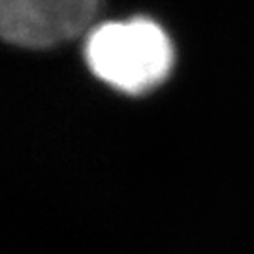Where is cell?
<instances>
[{
  "label": "cell",
  "mask_w": 254,
  "mask_h": 254,
  "mask_svg": "<svg viewBox=\"0 0 254 254\" xmlns=\"http://www.w3.org/2000/svg\"><path fill=\"white\" fill-rule=\"evenodd\" d=\"M83 57L96 79L132 96L162 85L175 63L168 32L147 17L94 25L87 30Z\"/></svg>",
  "instance_id": "6da1fadb"
},
{
  "label": "cell",
  "mask_w": 254,
  "mask_h": 254,
  "mask_svg": "<svg viewBox=\"0 0 254 254\" xmlns=\"http://www.w3.org/2000/svg\"><path fill=\"white\" fill-rule=\"evenodd\" d=\"M100 0H0V32L15 47L49 49L91 28Z\"/></svg>",
  "instance_id": "7a4b0ae2"
}]
</instances>
